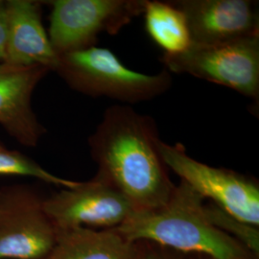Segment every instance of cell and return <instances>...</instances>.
Instances as JSON below:
<instances>
[{
	"label": "cell",
	"instance_id": "obj_1",
	"mask_svg": "<svg viewBox=\"0 0 259 259\" xmlns=\"http://www.w3.org/2000/svg\"><path fill=\"white\" fill-rule=\"evenodd\" d=\"M159 140L155 120L125 104L108 108L89 139L96 176L118 190L136 211L163 205L176 187L160 157Z\"/></svg>",
	"mask_w": 259,
	"mask_h": 259
},
{
	"label": "cell",
	"instance_id": "obj_2",
	"mask_svg": "<svg viewBox=\"0 0 259 259\" xmlns=\"http://www.w3.org/2000/svg\"><path fill=\"white\" fill-rule=\"evenodd\" d=\"M133 243L149 242L178 252L211 259H257L213 225L204 199L181 181L165 204L135 211L114 229Z\"/></svg>",
	"mask_w": 259,
	"mask_h": 259
},
{
	"label": "cell",
	"instance_id": "obj_3",
	"mask_svg": "<svg viewBox=\"0 0 259 259\" xmlns=\"http://www.w3.org/2000/svg\"><path fill=\"white\" fill-rule=\"evenodd\" d=\"M54 71L78 93L129 106L152 100L172 85V76L165 68L157 74L138 72L122 64L110 49L96 46L59 56Z\"/></svg>",
	"mask_w": 259,
	"mask_h": 259
},
{
	"label": "cell",
	"instance_id": "obj_4",
	"mask_svg": "<svg viewBox=\"0 0 259 259\" xmlns=\"http://www.w3.org/2000/svg\"><path fill=\"white\" fill-rule=\"evenodd\" d=\"M161 62L170 73L225 85L258 102L259 35L217 45L191 44L180 54H163Z\"/></svg>",
	"mask_w": 259,
	"mask_h": 259
},
{
	"label": "cell",
	"instance_id": "obj_5",
	"mask_svg": "<svg viewBox=\"0 0 259 259\" xmlns=\"http://www.w3.org/2000/svg\"><path fill=\"white\" fill-rule=\"evenodd\" d=\"M48 37L58 55L94 47L98 35H116L143 15L146 0H54Z\"/></svg>",
	"mask_w": 259,
	"mask_h": 259
},
{
	"label": "cell",
	"instance_id": "obj_6",
	"mask_svg": "<svg viewBox=\"0 0 259 259\" xmlns=\"http://www.w3.org/2000/svg\"><path fill=\"white\" fill-rule=\"evenodd\" d=\"M158 151L167 168L198 194L236 219L259 227V186L255 181L200 162L181 143L170 145L159 140Z\"/></svg>",
	"mask_w": 259,
	"mask_h": 259
},
{
	"label": "cell",
	"instance_id": "obj_7",
	"mask_svg": "<svg viewBox=\"0 0 259 259\" xmlns=\"http://www.w3.org/2000/svg\"><path fill=\"white\" fill-rule=\"evenodd\" d=\"M42 202L25 186L0 190V259H41L53 248L57 230Z\"/></svg>",
	"mask_w": 259,
	"mask_h": 259
},
{
	"label": "cell",
	"instance_id": "obj_8",
	"mask_svg": "<svg viewBox=\"0 0 259 259\" xmlns=\"http://www.w3.org/2000/svg\"><path fill=\"white\" fill-rule=\"evenodd\" d=\"M42 205L56 230H112L136 211L118 190L97 176L72 188H62L44 199Z\"/></svg>",
	"mask_w": 259,
	"mask_h": 259
},
{
	"label": "cell",
	"instance_id": "obj_9",
	"mask_svg": "<svg viewBox=\"0 0 259 259\" xmlns=\"http://www.w3.org/2000/svg\"><path fill=\"white\" fill-rule=\"evenodd\" d=\"M171 2L185 15L192 44L217 45L259 35L257 2L250 0Z\"/></svg>",
	"mask_w": 259,
	"mask_h": 259
},
{
	"label": "cell",
	"instance_id": "obj_10",
	"mask_svg": "<svg viewBox=\"0 0 259 259\" xmlns=\"http://www.w3.org/2000/svg\"><path fill=\"white\" fill-rule=\"evenodd\" d=\"M49 72L41 66L0 63V126L26 147L37 146L47 133L33 110L32 96Z\"/></svg>",
	"mask_w": 259,
	"mask_h": 259
},
{
	"label": "cell",
	"instance_id": "obj_11",
	"mask_svg": "<svg viewBox=\"0 0 259 259\" xmlns=\"http://www.w3.org/2000/svg\"><path fill=\"white\" fill-rule=\"evenodd\" d=\"M7 37L4 62L15 66H41L54 71L59 55L42 24L41 4L31 0L5 1Z\"/></svg>",
	"mask_w": 259,
	"mask_h": 259
},
{
	"label": "cell",
	"instance_id": "obj_12",
	"mask_svg": "<svg viewBox=\"0 0 259 259\" xmlns=\"http://www.w3.org/2000/svg\"><path fill=\"white\" fill-rule=\"evenodd\" d=\"M137 243L112 230H57L53 248L41 259H135Z\"/></svg>",
	"mask_w": 259,
	"mask_h": 259
},
{
	"label": "cell",
	"instance_id": "obj_13",
	"mask_svg": "<svg viewBox=\"0 0 259 259\" xmlns=\"http://www.w3.org/2000/svg\"><path fill=\"white\" fill-rule=\"evenodd\" d=\"M143 15L149 36L165 55L180 54L191 46L185 15L171 1L146 0Z\"/></svg>",
	"mask_w": 259,
	"mask_h": 259
},
{
	"label": "cell",
	"instance_id": "obj_14",
	"mask_svg": "<svg viewBox=\"0 0 259 259\" xmlns=\"http://www.w3.org/2000/svg\"><path fill=\"white\" fill-rule=\"evenodd\" d=\"M0 176L29 177L62 188H72L80 182L56 176L24 154L0 143Z\"/></svg>",
	"mask_w": 259,
	"mask_h": 259
},
{
	"label": "cell",
	"instance_id": "obj_15",
	"mask_svg": "<svg viewBox=\"0 0 259 259\" xmlns=\"http://www.w3.org/2000/svg\"><path fill=\"white\" fill-rule=\"evenodd\" d=\"M206 212L215 227L238 241L255 258H259V227L236 219L215 204H206Z\"/></svg>",
	"mask_w": 259,
	"mask_h": 259
},
{
	"label": "cell",
	"instance_id": "obj_16",
	"mask_svg": "<svg viewBox=\"0 0 259 259\" xmlns=\"http://www.w3.org/2000/svg\"><path fill=\"white\" fill-rule=\"evenodd\" d=\"M137 253L135 259H180L168 251L165 248L149 242L137 243Z\"/></svg>",
	"mask_w": 259,
	"mask_h": 259
},
{
	"label": "cell",
	"instance_id": "obj_17",
	"mask_svg": "<svg viewBox=\"0 0 259 259\" xmlns=\"http://www.w3.org/2000/svg\"><path fill=\"white\" fill-rule=\"evenodd\" d=\"M6 37H7L6 7H5V1L0 0V63L4 62Z\"/></svg>",
	"mask_w": 259,
	"mask_h": 259
},
{
	"label": "cell",
	"instance_id": "obj_18",
	"mask_svg": "<svg viewBox=\"0 0 259 259\" xmlns=\"http://www.w3.org/2000/svg\"><path fill=\"white\" fill-rule=\"evenodd\" d=\"M188 259H211L209 258V257H206V256H201V255H194V256H192L191 258Z\"/></svg>",
	"mask_w": 259,
	"mask_h": 259
}]
</instances>
